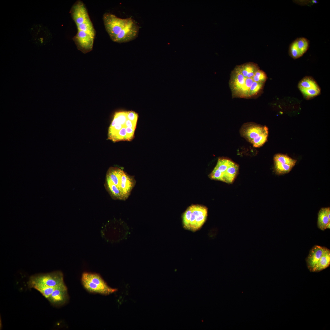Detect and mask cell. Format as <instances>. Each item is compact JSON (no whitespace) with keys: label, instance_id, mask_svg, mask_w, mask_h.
Listing matches in <instances>:
<instances>
[{"label":"cell","instance_id":"5b68a950","mask_svg":"<svg viewBox=\"0 0 330 330\" xmlns=\"http://www.w3.org/2000/svg\"><path fill=\"white\" fill-rule=\"evenodd\" d=\"M239 169L238 165L230 160L220 158L209 176L211 179L231 184L237 176Z\"/></svg>","mask_w":330,"mask_h":330},{"label":"cell","instance_id":"8992f818","mask_svg":"<svg viewBox=\"0 0 330 330\" xmlns=\"http://www.w3.org/2000/svg\"><path fill=\"white\" fill-rule=\"evenodd\" d=\"M241 135L255 147L262 146L266 141L268 136V128L253 123H247L243 124L240 129Z\"/></svg>","mask_w":330,"mask_h":330},{"label":"cell","instance_id":"7402d4cb","mask_svg":"<svg viewBox=\"0 0 330 330\" xmlns=\"http://www.w3.org/2000/svg\"><path fill=\"white\" fill-rule=\"evenodd\" d=\"M267 79V75L263 71L258 69L255 73L253 78L254 82L264 83Z\"/></svg>","mask_w":330,"mask_h":330},{"label":"cell","instance_id":"5bb4252c","mask_svg":"<svg viewBox=\"0 0 330 330\" xmlns=\"http://www.w3.org/2000/svg\"><path fill=\"white\" fill-rule=\"evenodd\" d=\"M325 248V247L316 245L310 250L306 261L307 267L311 272L322 256Z\"/></svg>","mask_w":330,"mask_h":330},{"label":"cell","instance_id":"9a60e30c","mask_svg":"<svg viewBox=\"0 0 330 330\" xmlns=\"http://www.w3.org/2000/svg\"><path fill=\"white\" fill-rule=\"evenodd\" d=\"M330 265V250L326 248L322 256L312 272H318L328 267Z\"/></svg>","mask_w":330,"mask_h":330},{"label":"cell","instance_id":"ffe728a7","mask_svg":"<svg viewBox=\"0 0 330 330\" xmlns=\"http://www.w3.org/2000/svg\"><path fill=\"white\" fill-rule=\"evenodd\" d=\"M264 83L254 82L250 88L248 98L255 97L258 95L262 90Z\"/></svg>","mask_w":330,"mask_h":330},{"label":"cell","instance_id":"ba28073f","mask_svg":"<svg viewBox=\"0 0 330 330\" xmlns=\"http://www.w3.org/2000/svg\"><path fill=\"white\" fill-rule=\"evenodd\" d=\"M64 283L63 274L60 271L32 275L28 282V284H37L51 287H57Z\"/></svg>","mask_w":330,"mask_h":330},{"label":"cell","instance_id":"e0dca14e","mask_svg":"<svg viewBox=\"0 0 330 330\" xmlns=\"http://www.w3.org/2000/svg\"><path fill=\"white\" fill-rule=\"evenodd\" d=\"M28 285L29 288H34L38 290L47 299L49 298L56 288L57 287H51L37 284H28Z\"/></svg>","mask_w":330,"mask_h":330},{"label":"cell","instance_id":"6da1fadb","mask_svg":"<svg viewBox=\"0 0 330 330\" xmlns=\"http://www.w3.org/2000/svg\"><path fill=\"white\" fill-rule=\"evenodd\" d=\"M103 19L106 31L114 42H127L138 36L139 27L135 21L130 17L121 18L112 13H106L104 14Z\"/></svg>","mask_w":330,"mask_h":330},{"label":"cell","instance_id":"7a4b0ae2","mask_svg":"<svg viewBox=\"0 0 330 330\" xmlns=\"http://www.w3.org/2000/svg\"><path fill=\"white\" fill-rule=\"evenodd\" d=\"M138 117V114L133 111L115 112L108 128V139L114 142L132 140Z\"/></svg>","mask_w":330,"mask_h":330},{"label":"cell","instance_id":"8fae6325","mask_svg":"<svg viewBox=\"0 0 330 330\" xmlns=\"http://www.w3.org/2000/svg\"><path fill=\"white\" fill-rule=\"evenodd\" d=\"M70 13L76 25L91 20L84 3L81 0L76 1L73 5Z\"/></svg>","mask_w":330,"mask_h":330},{"label":"cell","instance_id":"30bf717a","mask_svg":"<svg viewBox=\"0 0 330 330\" xmlns=\"http://www.w3.org/2000/svg\"><path fill=\"white\" fill-rule=\"evenodd\" d=\"M94 38V37L86 32L77 30L73 40L77 49L85 54L92 50Z\"/></svg>","mask_w":330,"mask_h":330},{"label":"cell","instance_id":"d6986e66","mask_svg":"<svg viewBox=\"0 0 330 330\" xmlns=\"http://www.w3.org/2000/svg\"><path fill=\"white\" fill-rule=\"evenodd\" d=\"M76 26L77 30L84 31L95 37V31L91 20L76 25Z\"/></svg>","mask_w":330,"mask_h":330},{"label":"cell","instance_id":"9c48e42d","mask_svg":"<svg viewBox=\"0 0 330 330\" xmlns=\"http://www.w3.org/2000/svg\"><path fill=\"white\" fill-rule=\"evenodd\" d=\"M274 167L276 173L282 175L289 173L295 165L297 160L288 156L280 154L274 157Z\"/></svg>","mask_w":330,"mask_h":330},{"label":"cell","instance_id":"7c38bea8","mask_svg":"<svg viewBox=\"0 0 330 330\" xmlns=\"http://www.w3.org/2000/svg\"><path fill=\"white\" fill-rule=\"evenodd\" d=\"M309 46L310 41L307 38L302 37L297 38L289 46V55L293 59L299 58L307 51Z\"/></svg>","mask_w":330,"mask_h":330},{"label":"cell","instance_id":"277c9868","mask_svg":"<svg viewBox=\"0 0 330 330\" xmlns=\"http://www.w3.org/2000/svg\"><path fill=\"white\" fill-rule=\"evenodd\" d=\"M207 216V209L200 205L189 207L182 217L183 227L185 229L195 232L199 230L205 222Z\"/></svg>","mask_w":330,"mask_h":330},{"label":"cell","instance_id":"52a82bcc","mask_svg":"<svg viewBox=\"0 0 330 330\" xmlns=\"http://www.w3.org/2000/svg\"><path fill=\"white\" fill-rule=\"evenodd\" d=\"M82 284L88 291L107 295L117 291L109 287L100 275L95 273L85 272L81 277Z\"/></svg>","mask_w":330,"mask_h":330},{"label":"cell","instance_id":"ac0fdd59","mask_svg":"<svg viewBox=\"0 0 330 330\" xmlns=\"http://www.w3.org/2000/svg\"><path fill=\"white\" fill-rule=\"evenodd\" d=\"M298 86L300 90L319 87L314 79L308 77L304 78L301 80L298 84Z\"/></svg>","mask_w":330,"mask_h":330},{"label":"cell","instance_id":"603a6c76","mask_svg":"<svg viewBox=\"0 0 330 330\" xmlns=\"http://www.w3.org/2000/svg\"><path fill=\"white\" fill-rule=\"evenodd\" d=\"M330 223H329L327 226L326 227V229H330Z\"/></svg>","mask_w":330,"mask_h":330},{"label":"cell","instance_id":"3957f363","mask_svg":"<svg viewBox=\"0 0 330 330\" xmlns=\"http://www.w3.org/2000/svg\"><path fill=\"white\" fill-rule=\"evenodd\" d=\"M105 183L119 192L124 200L130 195L136 181L134 177L128 175L122 169L111 167L107 171Z\"/></svg>","mask_w":330,"mask_h":330},{"label":"cell","instance_id":"2e32d148","mask_svg":"<svg viewBox=\"0 0 330 330\" xmlns=\"http://www.w3.org/2000/svg\"><path fill=\"white\" fill-rule=\"evenodd\" d=\"M330 211L329 207L322 208L318 213L317 225L320 229L324 230L326 229L327 225L330 223V219L328 216V212Z\"/></svg>","mask_w":330,"mask_h":330},{"label":"cell","instance_id":"4fadbf2b","mask_svg":"<svg viewBox=\"0 0 330 330\" xmlns=\"http://www.w3.org/2000/svg\"><path fill=\"white\" fill-rule=\"evenodd\" d=\"M68 298L67 288L64 283L57 287L47 300L53 305L59 306L65 304Z\"/></svg>","mask_w":330,"mask_h":330},{"label":"cell","instance_id":"44dd1931","mask_svg":"<svg viewBox=\"0 0 330 330\" xmlns=\"http://www.w3.org/2000/svg\"><path fill=\"white\" fill-rule=\"evenodd\" d=\"M300 91L305 97L308 98L317 95L321 91L319 87L302 90Z\"/></svg>","mask_w":330,"mask_h":330}]
</instances>
